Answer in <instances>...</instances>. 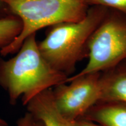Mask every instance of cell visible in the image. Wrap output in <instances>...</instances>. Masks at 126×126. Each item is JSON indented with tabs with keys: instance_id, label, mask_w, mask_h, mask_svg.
I'll return each instance as SVG.
<instances>
[{
	"instance_id": "cell-1",
	"label": "cell",
	"mask_w": 126,
	"mask_h": 126,
	"mask_svg": "<svg viewBox=\"0 0 126 126\" xmlns=\"http://www.w3.org/2000/svg\"><path fill=\"white\" fill-rule=\"evenodd\" d=\"M15 56H0V86L7 92L11 105L21 100L23 106L37 94L65 83L67 75L53 68L40 54L33 33L23 41Z\"/></svg>"
},
{
	"instance_id": "cell-2",
	"label": "cell",
	"mask_w": 126,
	"mask_h": 126,
	"mask_svg": "<svg viewBox=\"0 0 126 126\" xmlns=\"http://www.w3.org/2000/svg\"><path fill=\"white\" fill-rule=\"evenodd\" d=\"M108 9L92 6L80 20L49 27L45 38L38 42L39 51L48 64L70 77L75 71L77 63L87 56L89 39Z\"/></svg>"
},
{
	"instance_id": "cell-3",
	"label": "cell",
	"mask_w": 126,
	"mask_h": 126,
	"mask_svg": "<svg viewBox=\"0 0 126 126\" xmlns=\"http://www.w3.org/2000/svg\"><path fill=\"white\" fill-rule=\"evenodd\" d=\"M23 24L20 35L0 51V55L16 54L28 36L43 28L80 20L87 14L86 0H3Z\"/></svg>"
},
{
	"instance_id": "cell-4",
	"label": "cell",
	"mask_w": 126,
	"mask_h": 126,
	"mask_svg": "<svg viewBox=\"0 0 126 126\" xmlns=\"http://www.w3.org/2000/svg\"><path fill=\"white\" fill-rule=\"evenodd\" d=\"M88 61L78 73L102 72L126 60V15L109 9L87 46Z\"/></svg>"
},
{
	"instance_id": "cell-5",
	"label": "cell",
	"mask_w": 126,
	"mask_h": 126,
	"mask_svg": "<svg viewBox=\"0 0 126 126\" xmlns=\"http://www.w3.org/2000/svg\"><path fill=\"white\" fill-rule=\"evenodd\" d=\"M100 74L72 75L67 78L65 83L52 89L57 106L64 117L75 122L100 101Z\"/></svg>"
},
{
	"instance_id": "cell-6",
	"label": "cell",
	"mask_w": 126,
	"mask_h": 126,
	"mask_svg": "<svg viewBox=\"0 0 126 126\" xmlns=\"http://www.w3.org/2000/svg\"><path fill=\"white\" fill-rule=\"evenodd\" d=\"M53 88L37 94L26 105L27 112L40 120L45 126H75L62 114L55 102Z\"/></svg>"
},
{
	"instance_id": "cell-7",
	"label": "cell",
	"mask_w": 126,
	"mask_h": 126,
	"mask_svg": "<svg viewBox=\"0 0 126 126\" xmlns=\"http://www.w3.org/2000/svg\"><path fill=\"white\" fill-rule=\"evenodd\" d=\"M100 101L126 103V60L100 74Z\"/></svg>"
},
{
	"instance_id": "cell-8",
	"label": "cell",
	"mask_w": 126,
	"mask_h": 126,
	"mask_svg": "<svg viewBox=\"0 0 126 126\" xmlns=\"http://www.w3.org/2000/svg\"><path fill=\"white\" fill-rule=\"evenodd\" d=\"M81 118L102 126H126V103L99 101Z\"/></svg>"
},
{
	"instance_id": "cell-9",
	"label": "cell",
	"mask_w": 126,
	"mask_h": 126,
	"mask_svg": "<svg viewBox=\"0 0 126 126\" xmlns=\"http://www.w3.org/2000/svg\"><path fill=\"white\" fill-rule=\"evenodd\" d=\"M22 28L21 19L14 14L0 19V51L20 35Z\"/></svg>"
},
{
	"instance_id": "cell-10",
	"label": "cell",
	"mask_w": 126,
	"mask_h": 126,
	"mask_svg": "<svg viewBox=\"0 0 126 126\" xmlns=\"http://www.w3.org/2000/svg\"><path fill=\"white\" fill-rule=\"evenodd\" d=\"M89 7L100 6L121 12L126 15V0H86Z\"/></svg>"
},
{
	"instance_id": "cell-11",
	"label": "cell",
	"mask_w": 126,
	"mask_h": 126,
	"mask_svg": "<svg viewBox=\"0 0 126 126\" xmlns=\"http://www.w3.org/2000/svg\"><path fill=\"white\" fill-rule=\"evenodd\" d=\"M16 126H45L42 122L26 111L18 120Z\"/></svg>"
},
{
	"instance_id": "cell-12",
	"label": "cell",
	"mask_w": 126,
	"mask_h": 126,
	"mask_svg": "<svg viewBox=\"0 0 126 126\" xmlns=\"http://www.w3.org/2000/svg\"><path fill=\"white\" fill-rule=\"evenodd\" d=\"M12 14L3 0H0V19Z\"/></svg>"
},
{
	"instance_id": "cell-13",
	"label": "cell",
	"mask_w": 126,
	"mask_h": 126,
	"mask_svg": "<svg viewBox=\"0 0 126 126\" xmlns=\"http://www.w3.org/2000/svg\"><path fill=\"white\" fill-rule=\"evenodd\" d=\"M75 126H102L96 123L81 118L75 122Z\"/></svg>"
},
{
	"instance_id": "cell-14",
	"label": "cell",
	"mask_w": 126,
	"mask_h": 126,
	"mask_svg": "<svg viewBox=\"0 0 126 126\" xmlns=\"http://www.w3.org/2000/svg\"><path fill=\"white\" fill-rule=\"evenodd\" d=\"M0 126H10L4 119L0 116Z\"/></svg>"
}]
</instances>
